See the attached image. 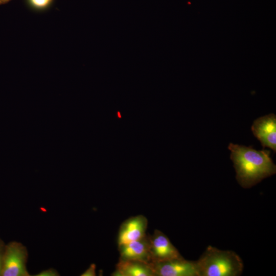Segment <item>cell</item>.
Here are the masks:
<instances>
[{"label":"cell","mask_w":276,"mask_h":276,"mask_svg":"<svg viewBox=\"0 0 276 276\" xmlns=\"http://www.w3.org/2000/svg\"><path fill=\"white\" fill-rule=\"evenodd\" d=\"M28 256L27 248L21 243H9L5 245L0 275H30L26 267Z\"/></svg>","instance_id":"3957f363"},{"label":"cell","mask_w":276,"mask_h":276,"mask_svg":"<svg viewBox=\"0 0 276 276\" xmlns=\"http://www.w3.org/2000/svg\"><path fill=\"white\" fill-rule=\"evenodd\" d=\"M154 276H198L195 261L182 257L151 263Z\"/></svg>","instance_id":"277c9868"},{"label":"cell","mask_w":276,"mask_h":276,"mask_svg":"<svg viewBox=\"0 0 276 276\" xmlns=\"http://www.w3.org/2000/svg\"><path fill=\"white\" fill-rule=\"evenodd\" d=\"M42 274H40V275H49V274H50L51 275H56V274H57L56 273V270H54V269H52V270H46L44 272H42Z\"/></svg>","instance_id":"4fadbf2b"},{"label":"cell","mask_w":276,"mask_h":276,"mask_svg":"<svg viewBox=\"0 0 276 276\" xmlns=\"http://www.w3.org/2000/svg\"><path fill=\"white\" fill-rule=\"evenodd\" d=\"M82 276H95L96 275V265L92 264L89 268L81 275Z\"/></svg>","instance_id":"8fae6325"},{"label":"cell","mask_w":276,"mask_h":276,"mask_svg":"<svg viewBox=\"0 0 276 276\" xmlns=\"http://www.w3.org/2000/svg\"><path fill=\"white\" fill-rule=\"evenodd\" d=\"M254 136L263 148L276 151V116L270 113L255 120L251 127Z\"/></svg>","instance_id":"8992f818"},{"label":"cell","mask_w":276,"mask_h":276,"mask_svg":"<svg viewBox=\"0 0 276 276\" xmlns=\"http://www.w3.org/2000/svg\"><path fill=\"white\" fill-rule=\"evenodd\" d=\"M5 245L2 240L0 239V275L2 267L3 258L4 253Z\"/></svg>","instance_id":"7c38bea8"},{"label":"cell","mask_w":276,"mask_h":276,"mask_svg":"<svg viewBox=\"0 0 276 276\" xmlns=\"http://www.w3.org/2000/svg\"><path fill=\"white\" fill-rule=\"evenodd\" d=\"M149 241L151 263L182 257L168 237L161 231L155 229L152 235H149Z\"/></svg>","instance_id":"5b68a950"},{"label":"cell","mask_w":276,"mask_h":276,"mask_svg":"<svg viewBox=\"0 0 276 276\" xmlns=\"http://www.w3.org/2000/svg\"><path fill=\"white\" fill-rule=\"evenodd\" d=\"M120 260H138L151 263L149 235L118 245Z\"/></svg>","instance_id":"ba28073f"},{"label":"cell","mask_w":276,"mask_h":276,"mask_svg":"<svg viewBox=\"0 0 276 276\" xmlns=\"http://www.w3.org/2000/svg\"><path fill=\"white\" fill-rule=\"evenodd\" d=\"M195 264L198 276H238L243 270V261L235 252L210 245Z\"/></svg>","instance_id":"7a4b0ae2"},{"label":"cell","mask_w":276,"mask_h":276,"mask_svg":"<svg viewBox=\"0 0 276 276\" xmlns=\"http://www.w3.org/2000/svg\"><path fill=\"white\" fill-rule=\"evenodd\" d=\"M52 0H30L31 5L37 8H43L48 6Z\"/></svg>","instance_id":"30bf717a"},{"label":"cell","mask_w":276,"mask_h":276,"mask_svg":"<svg viewBox=\"0 0 276 276\" xmlns=\"http://www.w3.org/2000/svg\"><path fill=\"white\" fill-rule=\"evenodd\" d=\"M112 276H154L151 263L138 260H119Z\"/></svg>","instance_id":"9c48e42d"},{"label":"cell","mask_w":276,"mask_h":276,"mask_svg":"<svg viewBox=\"0 0 276 276\" xmlns=\"http://www.w3.org/2000/svg\"><path fill=\"white\" fill-rule=\"evenodd\" d=\"M11 0H0V5L6 4Z\"/></svg>","instance_id":"5bb4252c"},{"label":"cell","mask_w":276,"mask_h":276,"mask_svg":"<svg viewBox=\"0 0 276 276\" xmlns=\"http://www.w3.org/2000/svg\"><path fill=\"white\" fill-rule=\"evenodd\" d=\"M148 220L139 215L131 217L122 222L118 236V245L140 239L146 236Z\"/></svg>","instance_id":"52a82bcc"},{"label":"cell","mask_w":276,"mask_h":276,"mask_svg":"<svg viewBox=\"0 0 276 276\" xmlns=\"http://www.w3.org/2000/svg\"><path fill=\"white\" fill-rule=\"evenodd\" d=\"M230 158L236 172V179L244 188H250L263 179L276 173V166L270 157V151L257 150L247 147L230 143Z\"/></svg>","instance_id":"6da1fadb"}]
</instances>
